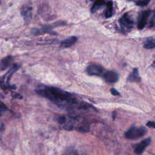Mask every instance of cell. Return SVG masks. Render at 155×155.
<instances>
[{"label": "cell", "mask_w": 155, "mask_h": 155, "mask_svg": "<svg viewBox=\"0 0 155 155\" xmlns=\"http://www.w3.org/2000/svg\"><path fill=\"white\" fill-rule=\"evenodd\" d=\"M119 24L122 28L125 31L130 30L134 25V22L128 13H125L119 19Z\"/></svg>", "instance_id": "obj_4"}, {"label": "cell", "mask_w": 155, "mask_h": 155, "mask_svg": "<svg viewBox=\"0 0 155 155\" xmlns=\"http://www.w3.org/2000/svg\"><path fill=\"white\" fill-rule=\"evenodd\" d=\"M110 91H111V93L113 95V96H119L120 94H119V92L116 90L114 88H111L110 89Z\"/></svg>", "instance_id": "obj_22"}, {"label": "cell", "mask_w": 155, "mask_h": 155, "mask_svg": "<svg viewBox=\"0 0 155 155\" xmlns=\"http://www.w3.org/2000/svg\"><path fill=\"white\" fill-rule=\"evenodd\" d=\"M36 92L39 95L51 101L57 105H60L64 102L71 105L78 104V101L72 96L71 93L59 88L47 87L44 88L38 89Z\"/></svg>", "instance_id": "obj_1"}, {"label": "cell", "mask_w": 155, "mask_h": 155, "mask_svg": "<svg viewBox=\"0 0 155 155\" xmlns=\"http://www.w3.org/2000/svg\"><path fill=\"white\" fill-rule=\"evenodd\" d=\"M65 25V24H64V22H56L54 24H53V25H45L42 28H39H39H33L31 30V33L33 35H35L43 34V33H45L54 34L55 33L51 30L52 28L54 27H56V26H59V25Z\"/></svg>", "instance_id": "obj_3"}, {"label": "cell", "mask_w": 155, "mask_h": 155, "mask_svg": "<svg viewBox=\"0 0 155 155\" xmlns=\"http://www.w3.org/2000/svg\"><path fill=\"white\" fill-rule=\"evenodd\" d=\"M143 47L147 49H153L155 47V41L153 37L148 38L143 44Z\"/></svg>", "instance_id": "obj_16"}, {"label": "cell", "mask_w": 155, "mask_h": 155, "mask_svg": "<svg viewBox=\"0 0 155 155\" xmlns=\"http://www.w3.org/2000/svg\"><path fill=\"white\" fill-rule=\"evenodd\" d=\"M58 122H59V124L63 125L67 122V118L64 116H61L59 117V118L58 119Z\"/></svg>", "instance_id": "obj_19"}, {"label": "cell", "mask_w": 155, "mask_h": 155, "mask_svg": "<svg viewBox=\"0 0 155 155\" xmlns=\"http://www.w3.org/2000/svg\"><path fill=\"white\" fill-rule=\"evenodd\" d=\"M78 41V38L75 36H71L67 38L64 40H63L60 44V47L62 48H68L73 45L76 41Z\"/></svg>", "instance_id": "obj_9"}, {"label": "cell", "mask_w": 155, "mask_h": 155, "mask_svg": "<svg viewBox=\"0 0 155 155\" xmlns=\"http://www.w3.org/2000/svg\"><path fill=\"white\" fill-rule=\"evenodd\" d=\"M11 92H12V96L13 98H16V99H22V95H21L19 93L13 91H11Z\"/></svg>", "instance_id": "obj_20"}, {"label": "cell", "mask_w": 155, "mask_h": 155, "mask_svg": "<svg viewBox=\"0 0 155 155\" xmlns=\"http://www.w3.org/2000/svg\"><path fill=\"white\" fill-rule=\"evenodd\" d=\"M127 80L130 82H139L140 81V78L137 68H134L132 70L127 78Z\"/></svg>", "instance_id": "obj_12"}, {"label": "cell", "mask_w": 155, "mask_h": 155, "mask_svg": "<svg viewBox=\"0 0 155 155\" xmlns=\"http://www.w3.org/2000/svg\"><path fill=\"white\" fill-rule=\"evenodd\" d=\"M105 3V2L104 0H96L91 7V13H94L97 10H99L104 5Z\"/></svg>", "instance_id": "obj_14"}, {"label": "cell", "mask_w": 155, "mask_h": 155, "mask_svg": "<svg viewBox=\"0 0 155 155\" xmlns=\"http://www.w3.org/2000/svg\"><path fill=\"white\" fill-rule=\"evenodd\" d=\"M105 71V70L103 67L97 64H93L87 67V72L89 75L91 76H102Z\"/></svg>", "instance_id": "obj_5"}, {"label": "cell", "mask_w": 155, "mask_h": 155, "mask_svg": "<svg viewBox=\"0 0 155 155\" xmlns=\"http://www.w3.org/2000/svg\"><path fill=\"white\" fill-rule=\"evenodd\" d=\"M151 14V10H144L140 12L137 22V28L139 30H142L146 25L148 17Z\"/></svg>", "instance_id": "obj_6"}, {"label": "cell", "mask_w": 155, "mask_h": 155, "mask_svg": "<svg viewBox=\"0 0 155 155\" xmlns=\"http://www.w3.org/2000/svg\"><path fill=\"white\" fill-rule=\"evenodd\" d=\"M103 78L107 82L114 83L116 82L119 79V75L115 71L111 70L105 71L102 75Z\"/></svg>", "instance_id": "obj_8"}, {"label": "cell", "mask_w": 155, "mask_h": 155, "mask_svg": "<svg viewBox=\"0 0 155 155\" xmlns=\"http://www.w3.org/2000/svg\"><path fill=\"white\" fill-rule=\"evenodd\" d=\"M7 110L8 108L7 106L0 101V117H1Z\"/></svg>", "instance_id": "obj_18"}, {"label": "cell", "mask_w": 155, "mask_h": 155, "mask_svg": "<svg viewBox=\"0 0 155 155\" xmlns=\"http://www.w3.org/2000/svg\"><path fill=\"white\" fill-rule=\"evenodd\" d=\"M13 60V58L12 56H7L2 58L0 61V70H5L9 67Z\"/></svg>", "instance_id": "obj_11"}, {"label": "cell", "mask_w": 155, "mask_h": 155, "mask_svg": "<svg viewBox=\"0 0 155 155\" xmlns=\"http://www.w3.org/2000/svg\"><path fill=\"white\" fill-rule=\"evenodd\" d=\"M113 2L111 1H109L107 3L106 9L105 11V17L106 18H111L113 16Z\"/></svg>", "instance_id": "obj_13"}, {"label": "cell", "mask_w": 155, "mask_h": 155, "mask_svg": "<svg viewBox=\"0 0 155 155\" xmlns=\"http://www.w3.org/2000/svg\"><path fill=\"white\" fill-rule=\"evenodd\" d=\"M116 116V112H115V111H114V112L113 113V119H114V120L115 119Z\"/></svg>", "instance_id": "obj_24"}, {"label": "cell", "mask_w": 155, "mask_h": 155, "mask_svg": "<svg viewBox=\"0 0 155 155\" xmlns=\"http://www.w3.org/2000/svg\"><path fill=\"white\" fill-rule=\"evenodd\" d=\"M151 137H148L147 139H143V140H142L139 143L136 144L135 147H134V153L135 154H142L144 151L145 148L151 143Z\"/></svg>", "instance_id": "obj_7"}, {"label": "cell", "mask_w": 155, "mask_h": 155, "mask_svg": "<svg viewBox=\"0 0 155 155\" xmlns=\"http://www.w3.org/2000/svg\"><path fill=\"white\" fill-rule=\"evenodd\" d=\"M147 125L148 127H151V128H154L155 127V123L154 121H148L147 123Z\"/></svg>", "instance_id": "obj_23"}, {"label": "cell", "mask_w": 155, "mask_h": 155, "mask_svg": "<svg viewBox=\"0 0 155 155\" xmlns=\"http://www.w3.org/2000/svg\"><path fill=\"white\" fill-rule=\"evenodd\" d=\"M32 8L28 5H24L21 8V14L25 21H29L32 16Z\"/></svg>", "instance_id": "obj_10"}, {"label": "cell", "mask_w": 155, "mask_h": 155, "mask_svg": "<svg viewBox=\"0 0 155 155\" xmlns=\"http://www.w3.org/2000/svg\"><path fill=\"white\" fill-rule=\"evenodd\" d=\"M90 1H93V0H90Z\"/></svg>", "instance_id": "obj_25"}, {"label": "cell", "mask_w": 155, "mask_h": 155, "mask_svg": "<svg viewBox=\"0 0 155 155\" xmlns=\"http://www.w3.org/2000/svg\"><path fill=\"white\" fill-rule=\"evenodd\" d=\"M147 132V130L144 127L132 126L125 133V137L128 139L136 140L143 136Z\"/></svg>", "instance_id": "obj_2"}, {"label": "cell", "mask_w": 155, "mask_h": 155, "mask_svg": "<svg viewBox=\"0 0 155 155\" xmlns=\"http://www.w3.org/2000/svg\"><path fill=\"white\" fill-rule=\"evenodd\" d=\"M150 1V0H137L135 2V4L138 6L144 7L147 5L149 4Z\"/></svg>", "instance_id": "obj_17"}, {"label": "cell", "mask_w": 155, "mask_h": 155, "mask_svg": "<svg viewBox=\"0 0 155 155\" xmlns=\"http://www.w3.org/2000/svg\"><path fill=\"white\" fill-rule=\"evenodd\" d=\"M154 25V13L153 12V15L151 16V19H150V24H149V27L152 28Z\"/></svg>", "instance_id": "obj_21"}, {"label": "cell", "mask_w": 155, "mask_h": 155, "mask_svg": "<svg viewBox=\"0 0 155 155\" xmlns=\"http://www.w3.org/2000/svg\"><path fill=\"white\" fill-rule=\"evenodd\" d=\"M19 66L17 64H14L13 65V67L10 68V70L8 71V73L7 74H5V76H7V85H10L9 81L12 76V75L19 69Z\"/></svg>", "instance_id": "obj_15"}]
</instances>
